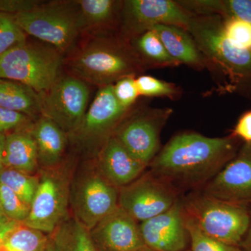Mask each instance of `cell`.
<instances>
[{"mask_svg": "<svg viewBox=\"0 0 251 251\" xmlns=\"http://www.w3.org/2000/svg\"><path fill=\"white\" fill-rule=\"evenodd\" d=\"M242 142L230 134L209 138L194 132L175 135L150 163V172L179 188L205 186L234 156Z\"/></svg>", "mask_w": 251, "mask_h": 251, "instance_id": "cell-1", "label": "cell"}, {"mask_svg": "<svg viewBox=\"0 0 251 251\" xmlns=\"http://www.w3.org/2000/svg\"><path fill=\"white\" fill-rule=\"evenodd\" d=\"M73 76L99 87L146 71L129 42L120 34L103 33L76 48L68 57Z\"/></svg>", "mask_w": 251, "mask_h": 251, "instance_id": "cell-2", "label": "cell"}, {"mask_svg": "<svg viewBox=\"0 0 251 251\" xmlns=\"http://www.w3.org/2000/svg\"><path fill=\"white\" fill-rule=\"evenodd\" d=\"M187 31L204 56L206 68L219 75L224 92H242L251 87V51L234 46L225 34L223 18L192 15Z\"/></svg>", "mask_w": 251, "mask_h": 251, "instance_id": "cell-3", "label": "cell"}, {"mask_svg": "<svg viewBox=\"0 0 251 251\" xmlns=\"http://www.w3.org/2000/svg\"><path fill=\"white\" fill-rule=\"evenodd\" d=\"M13 17L27 35L53 46L65 56L76 49L85 31L77 0L44 1L35 9Z\"/></svg>", "mask_w": 251, "mask_h": 251, "instance_id": "cell-4", "label": "cell"}, {"mask_svg": "<svg viewBox=\"0 0 251 251\" xmlns=\"http://www.w3.org/2000/svg\"><path fill=\"white\" fill-rule=\"evenodd\" d=\"M65 59L53 46L27 39L0 56V77L18 81L43 94L62 75Z\"/></svg>", "mask_w": 251, "mask_h": 251, "instance_id": "cell-5", "label": "cell"}, {"mask_svg": "<svg viewBox=\"0 0 251 251\" xmlns=\"http://www.w3.org/2000/svg\"><path fill=\"white\" fill-rule=\"evenodd\" d=\"M180 201L184 216L206 235L231 245H240L250 224V209L203 192L191 193Z\"/></svg>", "mask_w": 251, "mask_h": 251, "instance_id": "cell-6", "label": "cell"}, {"mask_svg": "<svg viewBox=\"0 0 251 251\" xmlns=\"http://www.w3.org/2000/svg\"><path fill=\"white\" fill-rule=\"evenodd\" d=\"M29 215L23 223L45 234H52L67 219L71 198L70 180L67 170L57 166L43 168Z\"/></svg>", "mask_w": 251, "mask_h": 251, "instance_id": "cell-7", "label": "cell"}, {"mask_svg": "<svg viewBox=\"0 0 251 251\" xmlns=\"http://www.w3.org/2000/svg\"><path fill=\"white\" fill-rule=\"evenodd\" d=\"M88 84L72 75H62L42 97V116L55 122L67 134L78 129L87 108Z\"/></svg>", "mask_w": 251, "mask_h": 251, "instance_id": "cell-8", "label": "cell"}, {"mask_svg": "<svg viewBox=\"0 0 251 251\" xmlns=\"http://www.w3.org/2000/svg\"><path fill=\"white\" fill-rule=\"evenodd\" d=\"M191 16L177 1L126 0L119 34L129 41L159 25L176 26L187 31Z\"/></svg>", "mask_w": 251, "mask_h": 251, "instance_id": "cell-9", "label": "cell"}, {"mask_svg": "<svg viewBox=\"0 0 251 251\" xmlns=\"http://www.w3.org/2000/svg\"><path fill=\"white\" fill-rule=\"evenodd\" d=\"M171 108H148L126 117L113 135L136 159L146 166L158 153L163 126Z\"/></svg>", "mask_w": 251, "mask_h": 251, "instance_id": "cell-10", "label": "cell"}, {"mask_svg": "<svg viewBox=\"0 0 251 251\" xmlns=\"http://www.w3.org/2000/svg\"><path fill=\"white\" fill-rule=\"evenodd\" d=\"M178 194L150 171L119 189L118 206L140 224L168 210L179 200Z\"/></svg>", "mask_w": 251, "mask_h": 251, "instance_id": "cell-11", "label": "cell"}, {"mask_svg": "<svg viewBox=\"0 0 251 251\" xmlns=\"http://www.w3.org/2000/svg\"><path fill=\"white\" fill-rule=\"evenodd\" d=\"M119 189L97 169L86 173L71 191L74 216L90 231L118 206Z\"/></svg>", "mask_w": 251, "mask_h": 251, "instance_id": "cell-12", "label": "cell"}, {"mask_svg": "<svg viewBox=\"0 0 251 251\" xmlns=\"http://www.w3.org/2000/svg\"><path fill=\"white\" fill-rule=\"evenodd\" d=\"M130 110L117 101L113 93V85L100 87L80 127L72 135L82 145H99L100 148L114 135Z\"/></svg>", "mask_w": 251, "mask_h": 251, "instance_id": "cell-13", "label": "cell"}, {"mask_svg": "<svg viewBox=\"0 0 251 251\" xmlns=\"http://www.w3.org/2000/svg\"><path fill=\"white\" fill-rule=\"evenodd\" d=\"M203 193L251 209V144L243 143L235 156L204 186Z\"/></svg>", "mask_w": 251, "mask_h": 251, "instance_id": "cell-14", "label": "cell"}, {"mask_svg": "<svg viewBox=\"0 0 251 251\" xmlns=\"http://www.w3.org/2000/svg\"><path fill=\"white\" fill-rule=\"evenodd\" d=\"M97 251H144L140 224L120 206L90 231Z\"/></svg>", "mask_w": 251, "mask_h": 251, "instance_id": "cell-15", "label": "cell"}, {"mask_svg": "<svg viewBox=\"0 0 251 251\" xmlns=\"http://www.w3.org/2000/svg\"><path fill=\"white\" fill-rule=\"evenodd\" d=\"M140 228L144 242L150 250H188L189 235L180 200L168 210L140 223Z\"/></svg>", "mask_w": 251, "mask_h": 251, "instance_id": "cell-16", "label": "cell"}, {"mask_svg": "<svg viewBox=\"0 0 251 251\" xmlns=\"http://www.w3.org/2000/svg\"><path fill=\"white\" fill-rule=\"evenodd\" d=\"M147 167L131 155L115 135L104 143L97 154V170L118 189L139 178Z\"/></svg>", "mask_w": 251, "mask_h": 251, "instance_id": "cell-17", "label": "cell"}, {"mask_svg": "<svg viewBox=\"0 0 251 251\" xmlns=\"http://www.w3.org/2000/svg\"><path fill=\"white\" fill-rule=\"evenodd\" d=\"M36 142L39 166H59L67 143V133L48 117H38L29 129Z\"/></svg>", "mask_w": 251, "mask_h": 251, "instance_id": "cell-18", "label": "cell"}, {"mask_svg": "<svg viewBox=\"0 0 251 251\" xmlns=\"http://www.w3.org/2000/svg\"><path fill=\"white\" fill-rule=\"evenodd\" d=\"M151 29L156 33L167 52L176 62L196 70L206 69L204 56L187 31L168 25H159Z\"/></svg>", "mask_w": 251, "mask_h": 251, "instance_id": "cell-19", "label": "cell"}, {"mask_svg": "<svg viewBox=\"0 0 251 251\" xmlns=\"http://www.w3.org/2000/svg\"><path fill=\"white\" fill-rule=\"evenodd\" d=\"M2 161L4 168L27 174L39 171L37 148L29 129L6 134Z\"/></svg>", "mask_w": 251, "mask_h": 251, "instance_id": "cell-20", "label": "cell"}, {"mask_svg": "<svg viewBox=\"0 0 251 251\" xmlns=\"http://www.w3.org/2000/svg\"><path fill=\"white\" fill-rule=\"evenodd\" d=\"M0 107L37 119L42 115V97L25 84L0 77Z\"/></svg>", "mask_w": 251, "mask_h": 251, "instance_id": "cell-21", "label": "cell"}, {"mask_svg": "<svg viewBox=\"0 0 251 251\" xmlns=\"http://www.w3.org/2000/svg\"><path fill=\"white\" fill-rule=\"evenodd\" d=\"M86 31L109 33L120 27L124 1L77 0Z\"/></svg>", "mask_w": 251, "mask_h": 251, "instance_id": "cell-22", "label": "cell"}, {"mask_svg": "<svg viewBox=\"0 0 251 251\" xmlns=\"http://www.w3.org/2000/svg\"><path fill=\"white\" fill-rule=\"evenodd\" d=\"M128 42L146 70L180 65L170 56L161 39L153 29L145 31Z\"/></svg>", "mask_w": 251, "mask_h": 251, "instance_id": "cell-23", "label": "cell"}, {"mask_svg": "<svg viewBox=\"0 0 251 251\" xmlns=\"http://www.w3.org/2000/svg\"><path fill=\"white\" fill-rule=\"evenodd\" d=\"M53 251H97L90 231L75 218L68 217L50 237Z\"/></svg>", "mask_w": 251, "mask_h": 251, "instance_id": "cell-24", "label": "cell"}, {"mask_svg": "<svg viewBox=\"0 0 251 251\" xmlns=\"http://www.w3.org/2000/svg\"><path fill=\"white\" fill-rule=\"evenodd\" d=\"M49 242L44 232L21 223L8 234L0 251H44Z\"/></svg>", "mask_w": 251, "mask_h": 251, "instance_id": "cell-25", "label": "cell"}, {"mask_svg": "<svg viewBox=\"0 0 251 251\" xmlns=\"http://www.w3.org/2000/svg\"><path fill=\"white\" fill-rule=\"evenodd\" d=\"M0 184L7 186L23 202L31 206L39 184V177L16 170L3 168L0 171Z\"/></svg>", "mask_w": 251, "mask_h": 251, "instance_id": "cell-26", "label": "cell"}, {"mask_svg": "<svg viewBox=\"0 0 251 251\" xmlns=\"http://www.w3.org/2000/svg\"><path fill=\"white\" fill-rule=\"evenodd\" d=\"M140 96L146 97H166L178 99L182 94L181 88L166 81L151 75H142L135 78Z\"/></svg>", "mask_w": 251, "mask_h": 251, "instance_id": "cell-27", "label": "cell"}, {"mask_svg": "<svg viewBox=\"0 0 251 251\" xmlns=\"http://www.w3.org/2000/svg\"><path fill=\"white\" fill-rule=\"evenodd\" d=\"M184 218L189 235L191 251H243L239 246L226 244L206 235L193 221L185 216Z\"/></svg>", "mask_w": 251, "mask_h": 251, "instance_id": "cell-28", "label": "cell"}, {"mask_svg": "<svg viewBox=\"0 0 251 251\" xmlns=\"http://www.w3.org/2000/svg\"><path fill=\"white\" fill-rule=\"evenodd\" d=\"M27 36L13 16L0 13V56L24 43Z\"/></svg>", "mask_w": 251, "mask_h": 251, "instance_id": "cell-29", "label": "cell"}, {"mask_svg": "<svg viewBox=\"0 0 251 251\" xmlns=\"http://www.w3.org/2000/svg\"><path fill=\"white\" fill-rule=\"evenodd\" d=\"M0 209L10 219L23 223L29 215L30 206L4 184H0Z\"/></svg>", "mask_w": 251, "mask_h": 251, "instance_id": "cell-30", "label": "cell"}, {"mask_svg": "<svg viewBox=\"0 0 251 251\" xmlns=\"http://www.w3.org/2000/svg\"><path fill=\"white\" fill-rule=\"evenodd\" d=\"M225 34L234 46L251 51V24L235 19L223 18Z\"/></svg>", "mask_w": 251, "mask_h": 251, "instance_id": "cell-31", "label": "cell"}, {"mask_svg": "<svg viewBox=\"0 0 251 251\" xmlns=\"http://www.w3.org/2000/svg\"><path fill=\"white\" fill-rule=\"evenodd\" d=\"M216 15L251 24V0H216Z\"/></svg>", "mask_w": 251, "mask_h": 251, "instance_id": "cell-32", "label": "cell"}, {"mask_svg": "<svg viewBox=\"0 0 251 251\" xmlns=\"http://www.w3.org/2000/svg\"><path fill=\"white\" fill-rule=\"evenodd\" d=\"M36 119L21 112L12 111L0 107V133L28 130Z\"/></svg>", "mask_w": 251, "mask_h": 251, "instance_id": "cell-33", "label": "cell"}, {"mask_svg": "<svg viewBox=\"0 0 251 251\" xmlns=\"http://www.w3.org/2000/svg\"><path fill=\"white\" fill-rule=\"evenodd\" d=\"M113 93L123 108L130 110L140 97L135 77L127 76L117 81L113 85Z\"/></svg>", "mask_w": 251, "mask_h": 251, "instance_id": "cell-34", "label": "cell"}, {"mask_svg": "<svg viewBox=\"0 0 251 251\" xmlns=\"http://www.w3.org/2000/svg\"><path fill=\"white\" fill-rule=\"evenodd\" d=\"M43 2L38 0H0V13L16 16L30 11Z\"/></svg>", "mask_w": 251, "mask_h": 251, "instance_id": "cell-35", "label": "cell"}, {"mask_svg": "<svg viewBox=\"0 0 251 251\" xmlns=\"http://www.w3.org/2000/svg\"><path fill=\"white\" fill-rule=\"evenodd\" d=\"M230 135L242 143L251 144V110L241 115Z\"/></svg>", "mask_w": 251, "mask_h": 251, "instance_id": "cell-36", "label": "cell"}, {"mask_svg": "<svg viewBox=\"0 0 251 251\" xmlns=\"http://www.w3.org/2000/svg\"><path fill=\"white\" fill-rule=\"evenodd\" d=\"M19 224L21 223L16 222L8 218L0 209V248L8 234Z\"/></svg>", "mask_w": 251, "mask_h": 251, "instance_id": "cell-37", "label": "cell"}, {"mask_svg": "<svg viewBox=\"0 0 251 251\" xmlns=\"http://www.w3.org/2000/svg\"><path fill=\"white\" fill-rule=\"evenodd\" d=\"M250 224H249V229L239 245L243 251H251V209H250Z\"/></svg>", "mask_w": 251, "mask_h": 251, "instance_id": "cell-38", "label": "cell"}, {"mask_svg": "<svg viewBox=\"0 0 251 251\" xmlns=\"http://www.w3.org/2000/svg\"><path fill=\"white\" fill-rule=\"evenodd\" d=\"M5 139H6V134L0 133V171L3 169V151H4V147L5 143Z\"/></svg>", "mask_w": 251, "mask_h": 251, "instance_id": "cell-39", "label": "cell"}, {"mask_svg": "<svg viewBox=\"0 0 251 251\" xmlns=\"http://www.w3.org/2000/svg\"><path fill=\"white\" fill-rule=\"evenodd\" d=\"M44 251H52V244H51L50 240L49 244H48L47 247L46 248L45 250Z\"/></svg>", "mask_w": 251, "mask_h": 251, "instance_id": "cell-40", "label": "cell"}, {"mask_svg": "<svg viewBox=\"0 0 251 251\" xmlns=\"http://www.w3.org/2000/svg\"><path fill=\"white\" fill-rule=\"evenodd\" d=\"M144 251H153L150 250V249H148V250Z\"/></svg>", "mask_w": 251, "mask_h": 251, "instance_id": "cell-41", "label": "cell"}, {"mask_svg": "<svg viewBox=\"0 0 251 251\" xmlns=\"http://www.w3.org/2000/svg\"><path fill=\"white\" fill-rule=\"evenodd\" d=\"M191 251V250H186V251Z\"/></svg>", "mask_w": 251, "mask_h": 251, "instance_id": "cell-42", "label": "cell"}]
</instances>
